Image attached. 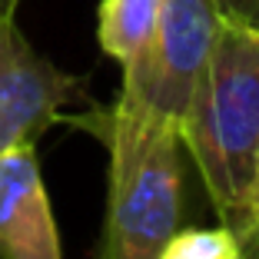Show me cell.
Here are the masks:
<instances>
[{
	"label": "cell",
	"mask_w": 259,
	"mask_h": 259,
	"mask_svg": "<svg viewBox=\"0 0 259 259\" xmlns=\"http://www.w3.org/2000/svg\"><path fill=\"white\" fill-rule=\"evenodd\" d=\"M180 137L220 223L239 236L259 163V27L220 17Z\"/></svg>",
	"instance_id": "cell-1"
},
{
	"label": "cell",
	"mask_w": 259,
	"mask_h": 259,
	"mask_svg": "<svg viewBox=\"0 0 259 259\" xmlns=\"http://www.w3.org/2000/svg\"><path fill=\"white\" fill-rule=\"evenodd\" d=\"M110 153L100 259H156L183 216V137L173 123L133 120L110 107L63 116Z\"/></svg>",
	"instance_id": "cell-2"
},
{
	"label": "cell",
	"mask_w": 259,
	"mask_h": 259,
	"mask_svg": "<svg viewBox=\"0 0 259 259\" xmlns=\"http://www.w3.org/2000/svg\"><path fill=\"white\" fill-rule=\"evenodd\" d=\"M216 23L220 14L213 0H163L156 33L143 54L123 67L120 93L110 110L133 120L180 126L209 57Z\"/></svg>",
	"instance_id": "cell-3"
},
{
	"label": "cell",
	"mask_w": 259,
	"mask_h": 259,
	"mask_svg": "<svg viewBox=\"0 0 259 259\" xmlns=\"http://www.w3.org/2000/svg\"><path fill=\"white\" fill-rule=\"evenodd\" d=\"M87 76H73L33 50L14 14H0V153L37 146L70 107H93Z\"/></svg>",
	"instance_id": "cell-4"
},
{
	"label": "cell",
	"mask_w": 259,
	"mask_h": 259,
	"mask_svg": "<svg viewBox=\"0 0 259 259\" xmlns=\"http://www.w3.org/2000/svg\"><path fill=\"white\" fill-rule=\"evenodd\" d=\"M0 259H63L33 146L0 153Z\"/></svg>",
	"instance_id": "cell-5"
},
{
	"label": "cell",
	"mask_w": 259,
	"mask_h": 259,
	"mask_svg": "<svg viewBox=\"0 0 259 259\" xmlns=\"http://www.w3.org/2000/svg\"><path fill=\"white\" fill-rule=\"evenodd\" d=\"M163 0H103L97 10V40L120 67L133 63L150 47L160 23Z\"/></svg>",
	"instance_id": "cell-6"
},
{
	"label": "cell",
	"mask_w": 259,
	"mask_h": 259,
	"mask_svg": "<svg viewBox=\"0 0 259 259\" xmlns=\"http://www.w3.org/2000/svg\"><path fill=\"white\" fill-rule=\"evenodd\" d=\"M239 239L233 229L209 226V229H176L166 239V246L160 249L156 259H239Z\"/></svg>",
	"instance_id": "cell-7"
},
{
	"label": "cell",
	"mask_w": 259,
	"mask_h": 259,
	"mask_svg": "<svg viewBox=\"0 0 259 259\" xmlns=\"http://www.w3.org/2000/svg\"><path fill=\"white\" fill-rule=\"evenodd\" d=\"M213 7L223 20H239L249 23V27H259V0H213Z\"/></svg>",
	"instance_id": "cell-8"
},
{
	"label": "cell",
	"mask_w": 259,
	"mask_h": 259,
	"mask_svg": "<svg viewBox=\"0 0 259 259\" xmlns=\"http://www.w3.org/2000/svg\"><path fill=\"white\" fill-rule=\"evenodd\" d=\"M249 229H259V163H256V180H252V190H249V203H246V226L239 236H246Z\"/></svg>",
	"instance_id": "cell-9"
},
{
	"label": "cell",
	"mask_w": 259,
	"mask_h": 259,
	"mask_svg": "<svg viewBox=\"0 0 259 259\" xmlns=\"http://www.w3.org/2000/svg\"><path fill=\"white\" fill-rule=\"evenodd\" d=\"M239 249H243L239 259H259V229H249L246 236H239Z\"/></svg>",
	"instance_id": "cell-10"
},
{
	"label": "cell",
	"mask_w": 259,
	"mask_h": 259,
	"mask_svg": "<svg viewBox=\"0 0 259 259\" xmlns=\"http://www.w3.org/2000/svg\"><path fill=\"white\" fill-rule=\"evenodd\" d=\"M17 4L20 0H0V14H17Z\"/></svg>",
	"instance_id": "cell-11"
}]
</instances>
